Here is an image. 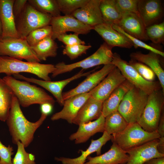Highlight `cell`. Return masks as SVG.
<instances>
[{"label": "cell", "mask_w": 164, "mask_h": 164, "mask_svg": "<svg viewBox=\"0 0 164 164\" xmlns=\"http://www.w3.org/2000/svg\"><path fill=\"white\" fill-rule=\"evenodd\" d=\"M27 2V0H15L12 11L15 20L22 12Z\"/></svg>", "instance_id": "obj_43"}, {"label": "cell", "mask_w": 164, "mask_h": 164, "mask_svg": "<svg viewBox=\"0 0 164 164\" xmlns=\"http://www.w3.org/2000/svg\"><path fill=\"white\" fill-rule=\"evenodd\" d=\"M13 147L6 146L0 140V163L1 164H12V156L14 154Z\"/></svg>", "instance_id": "obj_42"}, {"label": "cell", "mask_w": 164, "mask_h": 164, "mask_svg": "<svg viewBox=\"0 0 164 164\" xmlns=\"http://www.w3.org/2000/svg\"><path fill=\"white\" fill-rule=\"evenodd\" d=\"M134 86L125 80L111 94L103 104L102 114L106 117L118 111L119 106L126 94Z\"/></svg>", "instance_id": "obj_27"}, {"label": "cell", "mask_w": 164, "mask_h": 164, "mask_svg": "<svg viewBox=\"0 0 164 164\" xmlns=\"http://www.w3.org/2000/svg\"><path fill=\"white\" fill-rule=\"evenodd\" d=\"M14 95L10 87L0 78V120L6 121Z\"/></svg>", "instance_id": "obj_29"}, {"label": "cell", "mask_w": 164, "mask_h": 164, "mask_svg": "<svg viewBox=\"0 0 164 164\" xmlns=\"http://www.w3.org/2000/svg\"><path fill=\"white\" fill-rule=\"evenodd\" d=\"M0 164H1L0 163Z\"/></svg>", "instance_id": "obj_47"}, {"label": "cell", "mask_w": 164, "mask_h": 164, "mask_svg": "<svg viewBox=\"0 0 164 164\" xmlns=\"http://www.w3.org/2000/svg\"><path fill=\"white\" fill-rule=\"evenodd\" d=\"M101 0H89L72 15L83 24L94 27L103 23L100 9Z\"/></svg>", "instance_id": "obj_19"}, {"label": "cell", "mask_w": 164, "mask_h": 164, "mask_svg": "<svg viewBox=\"0 0 164 164\" xmlns=\"http://www.w3.org/2000/svg\"><path fill=\"white\" fill-rule=\"evenodd\" d=\"M128 124L118 111H114L105 117L104 131L110 135L119 133L126 128Z\"/></svg>", "instance_id": "obj_31"}, {"label": "cell", "mask_w": 164, "mask_h": 164, "mask_svg": "<svg viewBox=\"0 0 164 164\" xmlns=\"http://www.w3.org/2000/svg\"><path fill=\"white\" fill-rule=\"evenodd\" d=\"M138 10L146 27L158 22L163 15V8L160 0H139Z\"/></svg>", "instance_id": "obj_17"}, {"label": "cell", "mask_w": 164, "mask_h": 164, "mask_svg": "<svg viewBox=\"0 0 164 164\" xmlns=\"http://www.w3.org/2000/svg\"><path fill=\"white\" fill-rule=\"evenodd\" d=\"M103 102L90 97L81 108L72 123L77 125L98 118L102 114Z\"/></svg>", "instance_id": "obj_25"}, {"label": "cell", "mask_w": 164, "mask_h": 164, "mask_svg": "<svg viewBox=\"0 0 164 164\" xmlns=\"http://www.w3.org/2000/svg\"><path fill=\"white\" fill-rule=\"evenodd\" d=\"M128 159L126 152L112 142L110 149L104 154L92 157L89 156L84 164H125Z\"/></svg>", "instance_id": "obj_24"}, {"label": "cell", "mask_w": 164, "mask_h": 164, "mask_svg": "<svg viewBox=\"0 0 164 164\" xmlns=\"http://www.w3.org/2000/svg\"><path fill=\"white\" fill-rule=\"evenodd\" d=\"M125 80L120 70L115 67L96 87L90 91L91 96L103 102Z\"/></svg>", "instance_id": "obj_14"}, {"label": "cell", "mask_w": 164, "mask_h": 164, "mask_svg": "<svg viewBox=\"0 0 164 164\" xmlns=\"http://www.w3.org/2000/svg\"><path fill=\"white\" fill-rule=\"evenodd\" d=\"M16 145L17 151L12 159V164H36L35 155L27 152L25 149V147L20 142H18Z\"/></svg>", "instance_id": "obj_36"}, {"label": "cell", "mask_w": 164, "mask_h": 164, "mask_svg": "<svg viewBox=\"0 0 164 164\" xmlns=\"http://www.w3.org/2000/svg\"><path fill=\"white\" fill-rule=\"evenodd\" d=\"M111 135L112 142L125 151L160 138L157 131H146L138 123L129 124L122 132Z\"/></svg>", "instance_id": "obj_4"}, {"label": "cell", "mask_w": 164, "mask_h": 164, "mask_svg": "<svg viewBox=\"0 0 164 164\" xmlns=\"http://www.w3.org/2000/svg\"><path fill=\"white\" fill-rule=\"evenodd\" d=\"M47 116L41 114L36 121L31 122L24 115L16 97L14 95L9 115L6 121L13 144L20 142L27 147L34 138V134Z\"/></svg>", "instance_id": "obj_1"}, {"label": "cell", "mask_w": 164, "mask_h": 164, "mask_svg": "<svg viewBox=\"0 0 164 164\" xmlns=\"http://www.w3.org/2000/svg\"><path fill=\"white\" fill-rule=\"evenodd\" d=\"M159 139L149 142L126 151L128 156L125 164H144L150 159L164 157L158 149Z\"/></svg>", "instance_id": "obj_15"}, {"label": "cell", "mask_w": 164, "mask_h": 164, "mask_svg": "<svg viewBox=\"0 0 164 164\" xmlns=\"http://www.w3.org/2000/svg\"><path fill=\"white\" fill-rule=\"evenodd\" d=\"M28 2L38 11L52 17L61 15L57 0H29Z\"/></svg>", "instance_id": "obj_32"}, {"label": "cell", "mask_w": 164, "mask_h": 164, "mask_svg": "<svg viewBox=\"0 0 164 164\" xmlns=\"http://www.w3.org/2000/svg\"><path fill=\"white\" fill-rule=\"evenodd\" d=\"M52 17L50 15L38 11L27 2L22 12L15 20L20 37L26 39L34 30L50 25Z\"/></svg>", "instance_id": "obj_8"}, {"label": "cell", "mask_w": 164, "mask_h": 164, "mask_svg": "<svg viewBox=\"0 0 164 164\" xmlns=\"http://www.w3.org/2000/svg\"><path fill=\"white\" fill-rule=\"evenodd\" d=\"M30 46L41 62L46 60L48 57H56L58 48L57 43L52 36L46 37Z\"/></svg>", "instance_id": "obj_28"}, {"label": "cell", "mask_w": 164, "mask_h": 164, "mask_svg": "<svg viewBox=\"0 0 164 164\" xmlns=\"http://www.w3.org/2000/svg\"><path fill=\"white\" fill-rule=\"evenodd\" d=\"M91 96L90 92L74 95L64 101L62 109L53 115V121L62 119L72 124L78 111Z\"/></svg>", "instance_id": "obj_16"}, {"label": "cell", "mask_w": 164, "mask_h": 164, "mask_svg": "<svg viewBox=\"0 0 164 164\" xmlns=\"http://www.w3.org/2000/svg\"><path fill=\"white\" fill-rule=\"evenodd\" d=\"M116 67L111 63L104 65L99 70L94 72L76 87L62 93L64 101L75 95L90 92L108 75Z\"/></svg>", "instance_id": "obj_13"}, {"label": "cell", "mask_w": 164, "mask_h": 164, "mask_svg": "<svg viewBox=\"0 0 164 164\" xmlns=\"http://www.w3.org/2000/svg\"><path fill=\"white\" fill-rule=\"evenodd\" d=\"M117 25L128 34L141 41L148 40L145 27L140 17L135 13H127L121 15Z\"/></svg>", "instance_id": "obj_21"}, {"label": "cell", "mask_w": 164, "mask_h": 164, "mask_svg": "<svg viewBox=\"0 0 164 164\" xmlns=\"http://www.w3.org/2000/svg\"><path fill=\"white\" fill-rule=\"evenodd\" d=\"M112 48L104 42L96 52L84 60L70 64H66L63 62H59L55 65V69L52 73V77H55L77 68L85 69L100 65L111 63L113 54Z\"/></svg>", "instance_id": "obj_5"}, {"label": "cell", "mask_w": 164, "mask_h": 164, "mask_svg": "<svg viewBox=\"0 0 164 164\" xmlns=\"http://www.w3.org/2000/svg\"><path fill=\"white\" fill-rule=\"evenodd\" d=\"M138 0H115V6L121 15L125 13H132L140 17L138 10Z\"/></svg>", "instance_id": "obj_38"}, {"label": "cell", "mask_w": 164, "mask_h": 164, "mask_svg": "<svg viewBox=\"0 0 164 164\" xmlns=\"http://www.w3.org/2000/svg\"><path fill=\"white\" fill-rule=\"evenodd\" d=\"M40 105L41 114L47 116L52 112L54 105L50 103H46L42 104Z\"/></svg>", "instance_id": "obj_44"}, {"label": "cell", "mask_w": 164, "mask_h": 164, "mask_svg": "<svg viewBox=\"0 0 164 164\" xmlns=\"http://www.w3.org/2000/svg\"><path fill=\"white\" fill-rule=\"evenodd\" d=\"M0 56H8L27 62L40 63L26 39L6 38L0 39Z\"/></svg>", "instance_id": "obj_10"}, {"label": "cell", "mask_w": 164, "mask_h": 164, "mask_svg": "<svg viewBox=\"0 0 164 164\" xmlns=\"http://www.w3.org/2000/svg\"><path fill=\"white\" fill-rule=\"evenodd\" d=\"M50 25L52 30V38L55 40L60 35L72 32L79 34H87L93 27L82 23L72 15H60L52 17Z\"/></svg>", "instance_id": "obj_11"}, {"label": "cell", "mask_w": 164, "mask_h": 164, "mask_svg": "<svg viewBox=\"0 0 164 164\" xmlns=\"http://www.w3.org/2000/svg\"><path fill=\"white\" fill-rule=\"evenodd\" d=\"M148 40L156 44L163 43L164 42V22L152 25L145 28Z\"/></svg>", "instance_id": "obj_34"}, {"label": "cell", "mask_w": 164, "mask_h": 164, "mask_svg": "<svg viewBox=\"0 0 164 164\" xmlns=\"http://www.w3.org/2000/svg\"><path fill=\"white\" fill-rule=\"evenodd\" d=\"M91 47L90 45L76 44L66 46L63 50V54L67 56L71 60L75 59L84 54Z\"/></svg>", "instance_id": "obj_40"}, {"label": "cell", "mask_w": 164, "mask_h": 164, "mask_svg": "<svg viewBox=\"0 0 164 164\" xmlns=\"http://www.w3.org/2000/svg\"><path fill=\"white\" fill-rule=\"evenodd\" d=\"M2 79L11 89L20 105L22 107L46 103L54 105L55 101L53 98L43 89L11 76H6Z\"/></svg>", "instance_id": "obj_2"}, {"label": "cell", "mask_w": 164, "mask_h": 164, "mask_svg": "<svg viewBox=\"0 0 164 164\" xmlns=\"http://www.w3.org/2000/svg\"><path fill=\"white\" fill-rule=\"evenodd\" d=\"M52 27L49 25L34 30L28 34L26 39L28 44L31 46L46 37L52 36Z\"/></svg>", "instance_id": "obj_33"}, {"label": "cell", "mask_w": 164, "mask_h": 164, "mask_svg": "<svg viewBox=\"0 0 164 164\" xmlns=\"http://www.w3.org/2000/svg\"><path fill=\"white\" fill-rule=\"evenodd\" d=\"M144 164H164V157L152 159Z\"/></svg>", "instance_id": "obj_45"}, {"label": "cell", "mask_w": 164, "mask_h": 164, "mask_svg": "<svg viewBox=\"0 0 164 164\" xmlns=\"http://www.w3.org/2000/svg\"><path fill=\"white\" fill-rule=\"evenodd\" d=\"M148 97V94L134 87L125 95L118 111L128 124L138 122Z\"/></svg>", "instance_id": "obj_6"}, {"label": "cell", "mask_w": 164, "mask_h": 164, "mask_svg": "<svg viewBox=\"0 0 164 164\" xmlns=\"http://www.w3.org/2000/svg\"><path fill=\"white\" fill-rule=\"evenodd\" d=\"M105 120L102 114L94 121L80 125L77 132L70 135L69 139L74 141L76 144L85 142L96 133L104 132Z\"/></svg>", "instance_id": "obj_23"}, {"label": "cell", "mask_w": 164, "mask_h": 164, "mask_svg": "<svg viewBox=\"0 0 164 164\" xmlns=\"http://www.w3.org/2000/svg\"><path fill=\"white\" fill-rule=\"evenodd\" d=\"M99 7L104 23L118 25L121 15L116 8L115 0H101Z\"/></svg>", "instance_id": "obj_30"}, {"label": "cell", "mask_w": 164, "mask_h": 164, "mask_svg": "<svg viewBox=\"0 0 164 164\" xmlns=\"http://www.w3.org/2000/svg\"><path fill=\"white\" fill-rule=\"evenodd\" d=\"M128 63L144 79L148 81H154L156 75L148 66L132 59Z\"/></svg>", "instance_id": "obj_39"}, {"label": "cell", "mask_w": 164, "mask_h": 164, "mask_svg": "<svg viewBox=\"0 0 164 164\" xmlns=\"http://www.w3.org/2000/svg\"><path fill=\"white\" fill-rule=\"evenodd\" d=\"M94 70H93L88 72H84L82 70L70 78L56 81H47L33 77H27L19 73L15 74L13 76L14 77L17 79L22 80L42 87L50 92L56 98L58 103L61 106H63L64 103L62 96V91L63 88L72 81L82 77L87 76Z\"/></svg>", "instance_id": "obj_12"}, {"label": "cell", "mask_w": 164, "mask_h": 164, "mask_svg": "<svg viewBox=\"0 0 164 164\" xmlns=\"http://www.w3.org/2000/svg\"><path fill=\"white\" fill-rule=\"evenodd\" d=\"M55 69V65L52 64L25 62L8 56H0V73H5L7 76L28 73L43 80L50 81L51 79L49 75Z\"/></svg>", "instance_id": "obj_3"}, {"label": "cell", "mask_w": 164, "mask_h": 164, "mask_svg": "<svg viewBox=\"0 0 164 164\" xmlns=\"http://www.w3.org/2000/svg\"><path fill=\"white\" fill-rule=\"evenodd\" d=\"M108 46L131 48L133 46L130 40L124 35L114 29L111 25L103 23L94 26L93 29Z\"/></svg>", "instance_id": "obj_18"}, {"label": "cell", "mask_w": 164, "mask_h": 164, "mask_svg": "<svg viewBox=\"0 0 164 164\" xmlns=\"http://www.w3.org/2000/svg\"><path fill=\"white\" fill-rule=\"evenodd\" d=\"M111 63L119 69L125 80L148 95L162 88L159 82L150 81L144 79L128 62L116 53H113Z\"/></svg>", "instance_id": "obj_9"}, {"label": "cell", "mask_w": 164, "mask_h": 164, "mask_svg": "<svg viewBox=\"0 0 164 164\" xmlns=\"http://www.w3.org/2000/svg\"><path fill=\"white\" fill-rule=\"evenodd\" d=\"M89 0H57L59 9L64 15H72L84 5Z\"/></svg>", "instance_id": "obj_35"}, {"label": "cell", "mask_w": 164, "mask_h": 164, "mask_svg": "<svg viewBox=\"0 0 164 164\" xmlns=\"http://www.w3.org/2000/svg\"><path fill=\"white\" fill-rule=\"evenodd\" d=\"M130 56L131 59L145 64L154 71L159 79L162 91L164 93V70L161 64V56L150 51L146 54L139 52H133Z\"/></svg>", "instance_id": "obj_26"}, {"label": "cell", "mask_w": 164, "mask_h": 164, "mask_svg": "<svg viewBox=\"0 0 164 164\" xmlns=\"http://www.w3.org/2000/svg\"><path fill=\"white\" fill-rule=\"evenodd\" d=\"M103 133L102 136L98 139L91 140L89 146L86 150H79L81 153L79 156L74 158L55 157V160L60 162L62 164H84L87 158L91 154L96 152L97 155H101L102 146L112 138V135L104 131Z\"/></svg>", "instance_id": "obj_22"}, {"label": "cell", "mask_w": 164, "mask_h": 164, "mask_svg": "<svg viewBox=\"0 0 164 164\" xmlns=\"http://www.w3.org/2000/svg\"><path fill=\"white\" fill-rule=\"evenodd\" d=\"M112 26L113 28L115 30L122 33L126 36L131 42L133 44V46L135 48H137L138 47L142 48L156 53L161 56L162 57L164 56V53L163 52L148 45L142 41L128 34L124 31L118 26L113 25Z\"/></svg>", "instance_id": "obj_37"}, {"label": "cell", "mask_w": 164, "mask_h": 164, "mask_svg": "<svg viewBox=\"0 0 164 164\" xmlns=\"http://www.w3.org/2000/svg\"><path fill=\"white\" fill-rule=\"evenodd\" d=\"M15 0H0V17L2 28V38H20L17 32L12 11Z\"/></svg>", "instance_id": "obj_20"}, {"label": "cell", "mask_w": 164, "mask_h": 164, "mask_svg": "<svg viewBox=\"0 0 164 164\" xmlns=\"http://www.w3.org/2000/svg\"><path fill=\"white\" fill-rule=\"evenodd\" d=\"M2 36V28L0 17V39H1Z\"/></svg>", "instance_id": "obj_46"}, {"label": "cell", "mask_w": 164, "mask_h": 164, "mask_svg": "<svg viewBox=\"0 0 164 164\" xmlns=\"http://www.w3.org/2000/svg\"><path fill=\"white\" fill-rule=\"evenodd\" d=\"M78 35L76 33L69 34L66 33L60 35L57 39L65 45L66 46L79 44L85 45V42L80 39Z\"/></svg>", "instance_id": "obj_41"}, {"label": "cell", "mask_w": 164, "mask_h": 164, "mask_svg": "<svg viewBox=\"0 0 164 164\" xmlns=\"http://www.w3.org/2000/svg\"><path fill=\"white\" fill-rule=\"evenodd\" d=\"M164 104V93L160 89L148 95L147 103L138 122L145 131L152 132L157 131Z\"/></svg>", "instance_id": "obj_7"}]
</instances>
